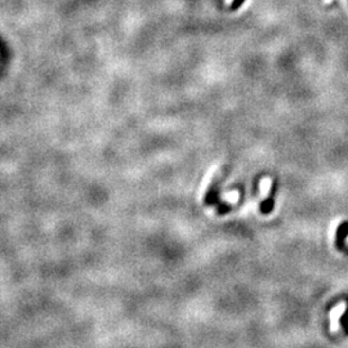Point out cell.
<instances>
[{
    "mask_svg": "<svg viewBox=\"0 0 348 348\" xmlns=\"http://www.w3.org/2000/svg\"><path fill=\"white\" fill-rule=\"evenodd\" d=\"M348 236V222H343V223L338 227L337 234H335V245L338 249H343L345 246V240Z\"/></svg>",
    "mask_w": 348,
    "mask_h": 348,
    "instance_id": "obj_1",
    "label": "cell"
},
{
    "mask_svg": "<svg viewBox=\"0 0 348 348\" xmlns=\"http://www.w3.org/2000/svg\"><path fill=\"white\" fill-rule=\"evenodd\" d=\"M275 190H276V183L274 182L272 183V188H271V194L268 196L264 201H262L260 204V212L263 214H270V213L274 210V206H275V200H274V195H275Z\"/></svg>",
    "mask_w": 348,
    "mask_h": 348,
    "instance_id": "obj_2",
    "label": "cell"
},
{
    "mask_svg": "<svg viewBox=\"0 0 348 348\" xmlns=\"http://www.w3.org/2000/svg\"><path fill=\"white\" fill-rule=\"evenodd\" d=\"M341 325H342V328L345 329L346 333L348 334V306H347V308H346L345 313H343L341 317Z\"/></svg>",
    "mask_w": 348,
    "mask_h": 348,
    "instance_id": "obj_3",
    "label": "cell"
}]
</instances>
